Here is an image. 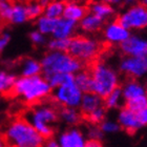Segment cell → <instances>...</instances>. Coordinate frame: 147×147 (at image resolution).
<instances>
[{
  "instance_id": "1",
  "label": "cell",
  "mask_w": 147,
  "mask_h": 147,
  "mask_svg": "<svg viewBox=\"0 0 147 147\" xmlns=\"http://www.w3.org/2000/svg\"><path fill=\"white\" fill-rule=\"evenodd\" d=\"M52 86L47 80L39 75L17 78L9 97L21 98L30 106L39 104L52 95Z\"/></svg>"
},
{
  "instance_id": "2",
  "label": "cell",
  "mask_w": 147,
  "mask_h": 147,
  "mask_svg": "<svg viewBox=\"0 0 147 147\" xmlns=\"http://www.w3.org/2000/svg\"><path fill=\"white\" fill-rule=\"evenodd\" d=\"M3 138L9 147H44L46 141L24 117L9 123Z\"/></svg>"
},
{
  "instance_id": "3",
  "label": "cell",
  "mask_w": 147,
  "mask_h": 147,
  "mask_svg": "<svg viewBox=\"0 0 147 147\" xmlns=\"http://www.w3.org/2000/svg\"><path fill=\"white\" fill-rule=\"evenodd\" d=\"M31 107L24 118L45 140L52 139L55 132L53 125L59 120V107L55 103L44 104L43 102Z\"/></svg>"
},
{
  "instance_id": "4",
  "label": "cell",
  "mask_w": 147,
  "mask_h": 147,
  "mask_svg": "<svg viewBox=\"0 0 147 147\" xmlns=\"http://www.w3.org/2000/svg\"><path fill=\"white\" fill-rule=\"evenodd\" d=\"M41 67H42L43 77L57 73L63 74H77L86 67L85 64L67 52H58V51H49L41 59Z\"/></svg>"
},
{
  "instance_id": "5",
  "label": "cell",
  "mask_w": 147,
  "mask_h": 147,
  "mask_svg": "<svg viewBox=\"0 0 147 147\" xmlns=\"http://www.w3.org/2000/svg\"><path fill=\"white\" fill-rule=\"evenodd\" d=\"M92 75V92L104 99L113 89L119 86V77L116 71L105 64L104 62L96 60L86 66Z\"/></svg>"
},
{
  "instance_id": "6",
  "label": "cell",
  "mask_w": 147,
  "mask_h": 147,
  "mask_svg": "<svg viewBox=\"0 0 147 147\" xmlns=\"http://www.w3.org/2000/svg\"><path fill=\"white\" fill-rule=\"evenodd\" d=\"M102 49L103 46L98 40L87 36L77 35L71 38L67 53L83 62L85 65H88L92 62L98 60V57Z\"/></svg>"
},
{
  "instance_id": "7",
  "label": "cell",
  "mask_w": 147,
  "mask_h": 147,
  "mask_svg": "<svg viewBox=\"0 0 147 147\" xmlns=\"http://www.w3.org/2000/svg\"><path fill=\"white\" fill-rule=\"evenodd\" d=\"M52 92V101L57 106L65 107H79L82 101L83 92L76 85V83H68L54 88Z\"/></svg>"
},
{
  "instance_id": "8",
  "label": "cell",
  "mask_w": 147,
  "mask_h": 147,
  "mask_svg": "<svg viewBox=\"0 0 147 147\" xmlns=\"http://www.w3.org/2000/svg\"><path fill=\"white\" fill-rule=\"evenodd\" d=\"M117 20L127 30H143L147 28V7L141 2L131 4L121 13Z\"/></svg>"
},
{
  "instance_id": "9",
  "label": "cell",
  "mask_w": 147,
  "mask_h": 147,
  "mask_svg": "<svg viewBox=\"0 0 147 147\" xmlns=\"http://www.w3.org/2000/svg\"><path fill=\"white\" fill-rule=\"evenodd\" d=\"M120 69L131 79L144 76L147 74V56L126 57L120 63Z\"/></svg>"
},
{
  "instance_id": "10",
  "label": "cell",
  "mask_w": 147,
  "mask_h": 147,
  "mask_svg": "<svg viewBox=\"0 0 147 147\" xmlns=\"http://www.w3.org/2000/svg\"><path fill=\"white\" fill-rule=\"evenodd\" d=\"M119 46L121 52L127 57L147 56V40L137 35H130Z\"/></svg>"
},
{
  "instance_id": "11",
  "label": "cell",
  "mask_w": 147,
  "mask_h": 147,
  "mask_svg": "<svg viewBox=\"0 0 147 147\" xmlns=\"http://www.w3.org/2000/svg\"><path fill=\"white\" fill-rule=\"evenodd\" d=\"M103 35H104L105 40L108 43L120 45L131 34H130V31L124 28L116 18L115 20H111L104 25Z\"/></svg>"
},
{
  "instance_id": "12",
  "label": "cell",
  "mask_w": 147,
  "mask_h": 147,
  "mask_svg": "<svg viewBox=\"0 0 147 147\" xmlns=\"http://www.w3.org/2000/svg\"><path fill=\"white\" fill-rule=\"evenodd\" d=\"M118 123L120 124L121 128H123L129 134H135L137 130H139L142 127L139 122L137 113L126 108L125 106L120 110L119 116H118Z\"/></svg>"
},
{
  "instance_id": "13",
  "label": "cell",
  "mask_w": 147,
  "mask_h": 147,
  "mask_svg": "<svg viewBox=\"0 0 147 147\" xmlns=\"http://www.w3.org/2000/svg\"><path fill=\"white\" fill-rule=\"evenodd\" d=\"M58 143L60 147H86L84 136L77 128L67 129L62 132Z\"/></svg>"
},
{
  "instance_id": "14",
  "label": "cell",
  "mask_w": 147,
  "mask_h": 147,
  "mask_svg": "<svg viewBox=\"0 0 147 147\" xmlns=\"http://www.w3.org/2000/svg\"><path fill=\"white\" fill-rule=\"evenodd\" d=\"M77 28H78V22L61 17L58 19L57 26H56L52 36L53 38H58V39L71 38L76 33Z\"/></svg>"
},
{
  "instance_id": "15",
  "label": "cell",
  "mask_w": 147,
  "mask_h": 147,
  "mask_svg": "<svg viewBox=\"0 0 147 147\" xmlns=\"http://www.w3.org/2000/svg\"><path fill=\"white\" fill-rule=\"evenodd\" d=\"M103 105H104L103 98H101L97 94H95V92H85V94H83L82 101H81V104L79 106L82 119L85 116H87L88 113H92L94 110L101 107Z\"/></svg>"
},
{
  "instance_id": "16",
  "label": "cell",
  "mask_w": 147,
  "mask_h": 147,
  "mask_svg": "<svg viewBox=\"0 0 147 147\" xmlns=\"http://www.w3.org/2000/svg\"><path fill=\"white\" fill-rule=\"evenodd\" d=\"M105 21L103 19L99 18L98 16L94 15L92 13H87L79 22H78V28L84 33L87 34H92L97 33L104 28Z\"/></svg>"
},
{
  "instance_id": "17",
  "label": "cell",
  "mask_w": 147,
  "mask_h": 147,
  "mask_svg": "<svg viewBox=\"0 0 147 147\" xmlns=\"http://www.w3.org/2000/svg\"><path fill=\"white\" fill-rule=\"evenodd\" d=\"M87 13H88V7H86L85 5L80 4L74 0H69V1L65 2L63 17L69 19V20L79 22Z\"/></svg>"
},
{
  "instance_id": "18",
  "label": "cell",
  "mask_w": 147,
  "mask_h": 147,
  "mask_svg": "<svg viewBox=\"0 0 147 147\" xmlns=\"http://www.w3.org/2000/svg\"><path fill=\"white\" fill-rule=\"evenodd\" d=\"M88 12L92 13L94 15L98 16L99 18L106 21L107 19H110L115 16L116 9L113 5L107 4L103 1H95L90 3V5L88 6Z\"/></svg>"
},
{
  "instance_id": "19",
  "label": "cell",
  "mask_w": 147,
  "mask_h": 147,
  "mask_svg": "<svg viewBox=\"0 0 147 147\" xmlns=\"http://www.w3.org/2000/svg\"><path fill=\"white\" fill-rule=\"evenodd\" d=\"M122 94L123 98L125 99V101H127L130 99H135L141 97V96L147 95V90L141 84H139L136 80L130 79L122 87Z\"/></svg>"
},
{
  "instance_id": "20",
  "label": "cell",
  "mask_w": 147,
  "mask_h": 147,
  "mask_svg": "<svg viewBox=\"0 0 147 147\" xmlns=\"http://www.w3.org/2000/svg\"><path fill=\"white\" fill-rule=\"evenodd\" d=\"M28 20V12H26V7H25L24 3H20V2L13 3L7 23L18 25V24H22V23H25Z\"/></svg>"
},
{
  "instance_id": "21",
  "label": "cell",
  "mask_w": 147,
  "mask_h": 147,
  "mask_svg": "<svg viewBox=\"0 0 147 147\" xmlns=\"http://www.w3.org/2000/svg\"><path fill=\"white\" fill-rule=\"evenodd\" d=\"M75 83L83 92H92V75L87 68H84L82 71L75 74Z\"/></svg>"
},
{
  "instance_id": "22",
  "label": "cell",
  "mask_w": 147,
  "mask_h": 147,
  "mask_svg": "<svg viewBox=\"0 0 147 147\" xmlns=\"http://www.w3.org/2000/svg\"><path fill=\"white\" fill-rule=\"evenodd\" d=\"M59 118H61L65 123L69 125H77L82 121L81 113L74 107L59 106Z\"/></svg>"
},
{
  "instance_id": "23",
  "label": "cell",
  "mask_w": 147,
  "mask_h": 147,
  "mask_svg": "<svg viewBox=\"0 0 147 147\" xmlns=\"http://www.w3.org/2000/svg\"><path fill=\"white\" fill-rule=\"evenodd\" d=\"M58 23V19L51 18L45 15L40 16L36 19V28L37 30L42 33L43 35H52L55 31L56 26Z\"/></svg>"
},
{
  "instance_id": "24",
  "label": "cell",
  "mask_w": 147,
  "mask_h": 147,
  "mask_svg": "<svg viewBox=\"0 0 147 147\" xmlns=\"http://www.w3.org/2000/svg\"><path fill=\"white\" fill-rule=\"evenodd\" d=\"M64 7H65V1H63V0H52L44 7L43 15L51 17V18L59 19L61 18V17H63Z\"/></svg>"
},
{
  "instance_id": "25",
  "label": "cell",
  "mask_w": 147,
  "mask_h": 147,
  "mask_svg": "<svg viewBox=\"0 0 147 147\" xmlns=\"http://www.w3.org/2000/svg\"><path fill=\"white\" fill-rule=\"evenodd\" d=\"M20 66H21L20 73H21L22 77L37 76L40 73H42L41 63L34 59H24Z\"/></svg>"
},
{
  "instance_id": "26",
  "label": "cell",
  "mask_w": 147,
  "mask_h": 147,
  "mask_svg": "<svg viewBox=\"0 0 147 147\" xmlns=\"http://www.w3.org/2000/svg\"><path fill=\"white\" fill-rule=\"evenodd\" d=\"M49 85L52 86V88H56L64 84L75 82V75L73 74H63V73H57L49 75L47 77H44Z\"/></svg>"
},
{
  "instance_id": "27",
  "label": "cell",
  "mask_w": 147,
  "mask_h": 147,
  "mask_svg": "<svg viewBox=\"0 0 147 147\" xmlns=\"http://www.w3.org/2000/svg\"><path fill=\"white\" fill-rule=\"evenodd\" d=\"M16 80L17 78L15 75L4 71H0V94L3 96H9Z\"/></svg>"
},
{
  "instance_id": "28",
  "label": "cell",
  "mask_w": 147,
  "mask_h": 147,
  "mask_svg": "<svg viewBox=\"0 0 147 147\" xmlns=\"http://www.w3.org/2000/svg\"><path fill=\"white\" fill-rule=\"evenodd\" d=\"M122 98H123L122 88H121L120 86H118L116 89H113V92H110L109 95L106 96V97L103 99L104 106L107 108V109L119 107V105L121 104V101H122Z\"/></svg>"
},
{
  "instance_id": "29",
  "label": "cell",
  "mask_w": 147,
  "mask_h": 147,
  "mask_svg": "<svg viewBox=\"0 0 147 147\" xmlns=\"http://www.w3.org/2000/svg\"><path fill=\"white\" fill-rule=\"evenodd\" d=\"M106 110H107V108L103 105L101 107H99L96 110H94L92 113H88L87 116H85L83 118V120H85L86 122L89 123V124H92V125H100V124L105 120Z\"/></svg>"
},
{
  "instance_id": "30",
  "label": "cell",
  "mask_w": 147,
  "mask_h": 147,
  "mask_svg": "<svg viewBox=\"0 0 147 147\" xmlns=\"http://www.w3.org/2000/svg\"><path fill=\"white\" fill-rule=\"evenodd\" d=\"M25 7L28 12V20H36L40 16H42L44 12V7L37 0H32L30 2L25 3Z\"/></svg>"
},
{
  "instance_id": "31",
  "label": "cell",
  "mask_w": 147,
  "mask_h": 147,
  "mask_svg": "<svg viewBox=\"0 0 147 147\" xmlns=\"http://www.w3.org/2000/svg\"><path fill=\"white\" fill-rule=\"evenodd\" d=\"M124 106L128 109L132 110V111H135V113H139L140 110H142L147 106V95L127 100V101H125Z\"/></svg>"
},
{
  "instance_id": "32",
  "label": "cell",
  "mask_w": 147,
  "mask_h": 147,
  "mask_svg": "<svg viewBox=\"0 0 147 147\" xmlns=\"http://www.w3.org/2000/svg\"><path fill=\"white\" fill-rule=\"evenodd\" d=\"M71 43V38L67 39H58L52 38L47 42V47L49 51H58V52H67Z\"/></svg>"
},
{
  "instance_id": "33",
  "label": "cell",
  "mask_w": 147,
  "mask_h": 147,
  "mask_svg": "<svg viewBox=\"0 0 147 147\" xmlns=\"http://www.w3.org/2000/svg\"><path fill=\"white\" fill-rule=\"evenodd\" d=\"M13 2L11 0H0V24L9 21Z\"/></svg>"
},
{
  "instance_id": "34",
  "label": "cell",
  "mask_w": 147,
  "mask_h": 147,
  "mask_svg": "<svg viewBox=\"0 0 147 147\" xmlns=\"http://www.w3.org/2000/svg\"><path fill=\"white\" fill-rule=\"evenodd\" d=\"M100 129L104 134H115V132H118L121 129V126L118 122H115V121H103V122L99 125Z\"/></svg>"
},
{
  "instance_id": "35",
  "label": "cell",
  "mask_w": 147,
  "mask_h": 147,
  "mask_svg": "<svg viewBox=\"0 0 147 147\" xmlns=\"http://www.w3.org/2000/svg\"><path fill=\"white\" fill-rule=\"evenodd\" d=\"M30 39L35 45H42V44H44L46 42L45 35L40 33L38 30H35V31L30 33Z\"/></svg>"
},
{
  "instance_id": "36",
  "label": "cell",
  "mask_w": 147,
  "mask_h": 147,
  "mask_svg": "<svg viewBox=\"0 0 147 147\" xmlns=\"http://www.w3.org/2000/svg\"><path fill=\"white\" fill-rule=\"evenodd\" d=\"M103 135H104V132L100 129L99 125H92L88 130V137H89V139H92V140L101 141L102 138H103Z\"/></svg>"
},
{
  "instance_id": "37",
  "label": "cell",
  "mask_w": 147,
  "mask_h": 147,
  "mask_svg": "<svg viewBox=\"0 0 147 147\" xmlns=\"http://www.w3.org/2000/svg\"><path fill=\"white\" fill-rule=\"evenodd\" d=\"M9 41H11V35L9 33H2V34H0V53L9 45Z\"/></svg>"
},
{
  "instance_id": "38",
  "label": "cell",
  "mask_w": 147,
  "mask_h": 147,
  "mask_svg": "<svg viewBox=\"0 0 147 147\" xmlns=\"http://www.w3.org/2000/svg\"><path fill=\"white\" fill-rule=\"evenodd\" d=\"M137 116H138L139 122L141 124V126H146L147 125V106L144 107L142 110H140L139 113H137Z\"/></svg>"
},
{
  "instance_id": "39",
  "label": "cell",
  "mask_w": 147,
  "mask_h": 147,
  "mask_svg": "<svg viewBox=\"0 0 147 147\" xmlns=\"http://www.w3.org/2000/svg\"><path fill=\"white\" fill-rule=\"evenodd\" d=\"M86 147H104L102 145L101 141H98V140H92L89 139L86 141Z\"/></svg>"
},
{
  "instance_id": "40",
  "label": "cell",
  "mask_w": 147,
  "mask_h": 147,
  "mask_svg": "<svg viewBox=\"0 0 147 147\" xmlns=\"http://www.w3.org/2000/svg\"><path fill=\"white\" fill-rule=\"evenodd\" d=\"M44 147H60L59 143L57 141H55L54 139H49L45 141V144H44Z\"/></svg>"
},
{
  "instance_id": "41",
  "label": "cell",
  "mask_w": 147,
  "mask_h": 147,
  "mask_svg": "<svg viewBox=\"0 0 147 147\" xmlns=\"http://www.w3.org/2000/svg\"><path fill=\"white\" fill-rule=\"evenodd\" d=\"M100 1H103V2L107 3V4H110V5H120L123 3V0H100Z\"/></svg>"
},
{
  "instance_id": "42",
  "label": "cell",
  "mask_w": 147,
  "mask_h": 147,
  "mask_svg": "<svg viewBox=\"0 0 147 147\" xmlns=\"http://www.w3.org/2000/svg\"><path fill=\"white\" fill-rule=\"evenodd\" d=\"M37 1H38V2H39L40 4L43 6V7H45V6L47 5L51 1H52V0H37Z\"/></svg>"
},
{
  "instance_id": "43",
  "label": "cell",
  "mask_w": 147,
  "mask_h": 147,
  "mask_svg": "<svg viewBox=\"0 0 147 147\" xmlns=\"http://www.w3.org/2000/svg\"><path fill=\"white\" fill-rule=\"evenodd\" d=\"M0 147H9V146H7V144H6L5 140H4V138H3L2 136H0Z\"/></svg>"
},
{
  "instance_id": "44",
  "label": "cell",
  "mask_w": 147,
  "mask_h": 147,
  "mask_svg": "<svg viewBox=\"0 0 147 147\" xmlns=\"http://www.w3.org/2000/svg\"><path fill=\"white\" fill-rule=\"evenodd\" d=\"M139 0H124V3L127 4V5H131V4H135V3L138 2Z\"/></svg>"
},
{
  "instance_id": "45",
  "label": "cell",
  "mask_w": 147,
  "mask_h": 147,
  "mask_svg": "<svg viewBox=\"0 0 147 147\" xmlns=\"http://www.w3.org/2000/svg\"><path fill=\"white\" fill-rule=\"evenodd\" d=\"M141 3L143 5H145L147 7V0H141Z\"/></svg>"
},
{
  "instance_id": "46",
  "label": "cell",
  "mask_w": 147,
  "mask_h": 147,
  "mask_svg": "<svg viewBox=\"0 0 147 147\" xmlns=\"http://www.w3.org/2000/svg\"><path fill=\"white\" fill-rule=\"evenodd\" d=\"M63 1H65V2H66V1H69V0H63Z\"/></svg>"
}]
</instances>
